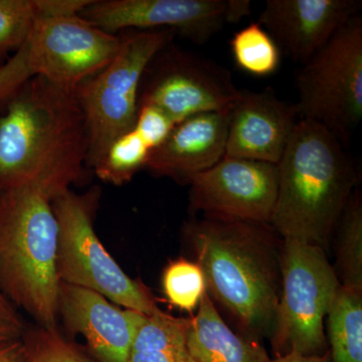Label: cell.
Segmentation results:
<instances>
[{"instance_id":"ac0fdd59","label":"cell","mask_w":362,"mask_h":362,"mask_svg":"<svg viewBox=\"0 0 362 362\" xmlns=\"http://www.w3.org/2000/svg\"><path fill=\"white\" fill-rule=\"evenodd\" d=\"M188 319L159 310L143 315L131 345L129 362H194L187 345Z\"/></svg>"},{"instance_id":"603a6c76","label":"cell","mask_w":362,"mask_h":362,"mask_svg":"<svg viewBox=\"0 0 362 362\" xmlns=\"http://www.w3.org/2000/svg\"><path fill=\"white\" fill-rule=\"evenodd\" d=\"M164 294L173 306L194 311L206 292V280L199 264L180 258L170 262L162 276Z\"/></svg>"},{"instance_id":"f546056e","label":"cell","mask_w":362,"mask_h":362,"mask_svg":"<svg viewBox=\"0 0 362 362\" xmlns=\"http://www.w3.org/2000/svg\"><path fill=\"white\" fill-rule=\"evenodd\" d=\"M0 362H26V346L23 339L0 345Z\"/></svg>"},{"instance_id":"83f0119b","label":"cell","mask_w":362,"mask_h":362,"mask_svg":"<svg viewBox=\"0 0 362 362\" xmlns=\"http://www.w3.org/2000/svg\"><path fill=\"white\" fill-rule=\"evenodd\" d=\"M26 332L28 327L20 312L0 291V345L23 340Z\"/></svg>"},{"instance_id":"8992f818","label":"cell","mask_w":362,"mask_h":362,"mask_svg":"<svg viewBox=\"0 0 362 362\" xmlns=\"http://www.w3.org/2000/svg\"><path fill=\"white\" fill-rule=\"evenodd\" d=\"M175 35L173 30H129L121 35L111 63L76 88L89 138L88 168H96L114 140L134 128L143 77Z\"/></svg>"},{"instance_id":"7c38bea8","label":"cell","mask_w":362,"mask_h":362,"mask_svg":"<svg viewBox=\"0 0 362 362\" xmlns=\"http://www.w3.org/2000/svg\"><path fill=\"white\" fill-rule=\"evenodd\" d=\"M189 206L218 220L270 223L278 188L276 164L223 156L188 183Z\"/></svg>"},{"instance_id":"6da1fadb","label":"cell","mask_w":362,"mask_h":362,"mask_svg":"<svg viewBox=\"0 0 362 362\" xmlns=\"http://www.w3.org/2000/svg\"><path fill=\"white\" fill-rule=\"evenodd\" d=\"M88 152L75 90L35 76L0 116V188L32 185L54 199L84 180Z\"/></svg>"},{"instance_id":"4316f807","label":"cell","mask_w":362,"mask_h":362,"mask_svg":"<svg viewBox=\"0 0 362 362\" xmlns=\"http://www.w3.org/2000/svg\"><path fill=\"white\" fill-rule=\"evenodd\" d=\"M33 77L28 63L25 45L8 61L0 66V110Z\"/></svg>"},{"instance_id":"5bb4252c","label":"cell","mask_w":362,"mask_h":362,"mask_svg":"<svg viewBox=\"0 0 362 362\" xmlns=\"http://www.w3.org/2000/svg\"><path fill=\"white\" fill-rule=\"evenodd\" d=\"M299 120L296 105L279 99L270 88L240 90L228 112L225 156L277 165Z\"/></svg>"},{"instance_id":"4dcf8cb0","label":"cell","mask_w":362,"mask_h":362,"mask_svg":"<svg viewBox=\"0 0 362 362\" xmlns=\"http://www.w3.org/2000/svg\"><path fill=\"white\" fill-rule=\"evenodd\" d=\"M268 362H331L329 351L324 354L323 356H302L296 352H290L276 357L275 359H270Z\"/></svg>"},{"instance_id":"5b68a950","label":"cell","mask_w":362,"mask_h":362,"mask_svg":"<svg viewBox=\"0 0 362 362\" xmlns=\"http://www.w3.org/2000/svg\"><path fill=\"white\" fill-rule=\"evenodd\" d=\"M100 190H65L52 201L59 226L57 271L61 282L102 295L128 310L152 315L160 310L140 281L129 277L98 238L94 218Z\"/></svg>"},{"instance_id":"9c48e42d","label":"cell","mask_w":362,"mask_h":362,"mask_svg":"<svg viewBox=\"0 0 362 362\" xmlns=\"http://www.w3.org/2000/svg\"><path fill=\"white\" fill-rule=\"evenodd\" d=\"M251 13L249 0H93L81 13L86 21L113 33L121 30H173L204 45Z\"/></svg>"},{"instance_id":"277c9868","label":"cell","mask_w":362,"mask_h":362,"mask_svg":"<svg viewBox=\"0 0 362 362\" xmlns=\"http://www.w3.org/2000/svg\"><path fill=\"white\" fill-rule=\"evenodd\" d=\"M52 201L32 185L0 188V291L44 328H57L59 318V226Z\"/></svg>"},{"instance_id":"ffe728a7","label":"cell","mask_w":362,"mask_h":362,"mask_svg":"<svg viewBox=\"0 0 362 362\" xmlns=\"http://www.w3.org/2000/svg\"><path fill=\"white\" fill-rule=\"evenodd\" d=\"M337 268L343 287L362 291V202L354 189L338 221Z\"/></svg>"},{"instance_id":"d6986e66","label":"cell","mask_w":362,"mask_h":362,"mask_svg":"<svg viewBox=\"0 0 362 362\" xmlns=\"http://www.w3.org/2000/svg\"><path fill=\"white\" fill-rule=\"evenodd\" d=\"M331 362H362V291L340 286L327 314Z\"/></svg>"},{"instance_id":"44dd1931","label":"cell","mask_w":362,"mask_h":362,"mask_svg":"<svg viewBox=\"0 0 362 362\" xmlns=\"http://www.w3.org/2000/svg\"><path fill=\"white\" fill-rule=\"evenodd\" d=\"M230 45L235 65L250 75L267 77L280 66L282 52L258 21L238 30Z\"/></svg>"},{"instance_id":"2e32d148","label":"cell","mask_w":362,"mask_h":362,"mask_svg":"<svg viewBox=\"0 0 362 362\" xmlns=\"http://www.w3.org/2000/svg\"><path fill=\"white\" fill-rule=\"evenodd\" d=\"M228 112L197 114L176 124L165 142L152 150L145 168L188 185L226 156Z\"/></svg>"},{"instance_id":"ba28073f","label":"cell","mask_w":362,"mask_h":362,"mask_svg":"<svg viewBox=\"0 0 362 362\" xmlns=\"http://www.w3.org/2000/svg\"><path fill=\"white\" fill-rule=\"evenodd\" d=\"M300 119L349 144L362 118V18L359 14L309 59L297 76Z\"/></svg>"},{"instance_id":"8fae6325","label":"cell","mask_w":362,"mask_h":362,"mask_svg":"<svg viewBox=\"0 0 362 362\" xmlns=\"http://www.w3.org/2000/svg\"><path fill=\"white\" fill-rule=\"evenodd\" d=\"M122 37L97 28L81 16L37 18L26 42L33 77L75 90L111 63Z\"/></svg>"},{"instance_id":"30bf717a","label":"cell","mask_w":362,"mask_h":362,"mask_svg":"<svg viewBox=\"0 0 362 362\" xmlns=\"http://www.w3.org/2000/svg\"><path fill=\"white\" fill-rule=\"evenodd\" d=\"M148 68L139 105L161 109L176 124L197 114L228 112L240 97L230 71L169 45Z\"/></svg>"},{"instance_id":"4fadbf2b","label":"cell","mask_w":362,"mask_h":362,"mask_svg":"<svg viewBox=\"0 0 362 362\" xmlns=\"http://www.w3.org/2000/svg\"><path fill=\"white\" fill-rule=\"evenodd\" d=\"M361 7V0H267L258 23L281 52L305 65Z\"/></svg>"},{"instance_id":"f1b7e54d","label":"cell","mask_w":362,"mask_h":362,"mask_svg":"<svg viewBox=\"0 0 362 362\" xmlns=\"http://www.w3.org/2000/svg\"><path fill=\"white\" fill-rule=\"evenodd\" d=\"M93 0H33L37 18L81 16Z\"/></svg>"},{"instance_id":"d4e9b609","label":"cell","mask_w":362,"mask_h":362,"mask_svg":"<svg viewBox=\"0 0 362 362\" xmlns=\"http://www.w3.org/2000/svg\"><path fill=\"white\" fill-rule=\"evenodd\" d=\"M23 341L26 362H92L62 337L57 328L28 330Z\"/></svg>"},{"instance_id":"9a60e30c","label":"cell","mask_w":362,"mask_h":362,"mask_svg":"<svg viewBox=\"0 0 362 362\" xmlns=\"http://www.w3.org/2000/svg\"><path fill=\"white\" fill-rule=\"evenodd\" d=\"M143 315L122 310L96 292L59 283V316L68 329L85 337L101 362H129L131 345Z\"/></svg>"},{"instance_id":"e0dca14e","label":"cell","mask_w":362,"mask_h":362,"mask_svg":"<svg viewBox=\"0 0 362 362\" xmlns=\"http://www.w3.org/2000/svg\"><path fill=\"white\" fill-rule=\"evenodd\" d=\"M197 315L188 319L187 345L194 362H268L266 350L254 339L233 332L204 293Z\"/></svg>"},{"instance_id":"7402d4cb","label":"cell","mask_w":362,"mask_h":362,"mask_svg":"<svg viewBox=\"0 0 362 362\" xmlns=\"http://www.w3.org/2000/svg\"><path fill=\"white\" fill-rule=\"evenodd\" d=\"M151 149L134 129L119 136L109 146L106 153L94 168L104 182L122 185L146 168Z\"/></svg>"},{"instance_id":"484cf974","label":"cell","mask_w":362,"mask_h":362,"mask_svg":"<svg viewBox=\"0 0 362 362\" xmlns=\"http://www.w3.org/2000/svg\"><path fill=\"white\" fill-rule=\"evenodd\" d=\"M176 123L161 109L152 105L138 107L134 129L150 149L158 148L165 142Z\"/></svg>"},{"instance_id":"7a4b0ae2","label":"cell","mask_w":362,"mask_h":362,"mask_svg":"<svg viewBox=\"0 0 362 362\" xmlns=\"http://www.w3.org/2000/svg\"><path fill=\"white\" fill-rule=\"evenodd\" d=\"M187 230L206 292L254 337H271L281 292V250L266 223L207 218Z\"/></svg>"},{"instance_id":"cb8c5ba5","label":"cell","mask_w":362,"mask_h":362,"mask_svg":"<svg viewBox=\"0 0 362 362\" xmlns=\"http://www.w3.org/2000/svg\"><path fill=\"white\" fill-rule=\"evenodd\" d=\"M37 20L33 0H0V66L26 44Z\"/></svg>"},{"instance_id":"52a82bcc","label":"cell","mask_w":362,"mask_h":362,"mask_svg":"<svg viewBox=\"0 0 362 362\" xmlns=\"http://www.w3.org/2000/svg\"><path fill=\"white\" fill-rule=\"evenodd\" d=\"M340 286L322 247L283 240L280 298L270 337L277 356L290 352L323 356L328 351L324 319Z\"/></svg>"},{"instance_id":"3957f363","label":"cell","mask_w":362,"mask_h":362,"mask_svg":"<svg viewBox=\"0 0 362 362\" xmlns=\"http://www.w3.org/2000/svg\"><path fill=\"white\" fill-rule=\"evenodd\" d=\"M277 168L270 225L283 239L323 249L357 180L342 143L320 124L300 119Z\"/></svg>"}]
</instances>
